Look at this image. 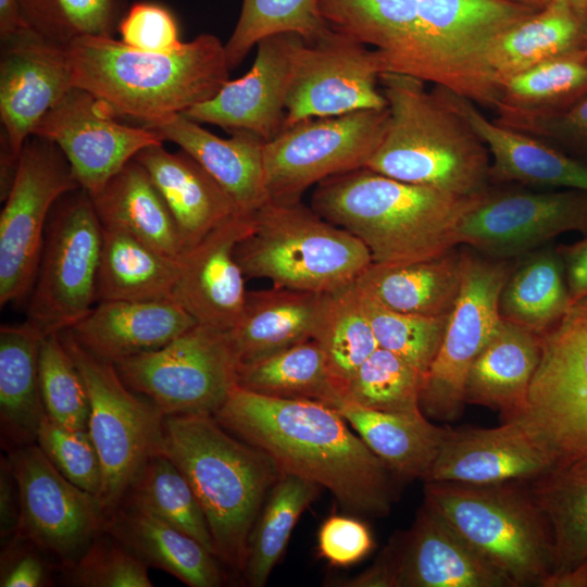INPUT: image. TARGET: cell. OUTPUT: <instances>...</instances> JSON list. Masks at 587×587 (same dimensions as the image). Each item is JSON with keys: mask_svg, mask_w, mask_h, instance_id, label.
<instances>
[{"mask_svg": "<svg viewBox=\"0 0 587 587\" xmlns=\"http://www.w3.org/2000/svg\"><path fill=\"white\" fill-rule=\"evenodd\" d=\"M354 282L325 294L313 338L341 399L358 369L378 348Z\"/></svg>", "mask_w": 587, "mask_h": 587, "instance_id": "43", "label": "cell"}, {"mask_svg": "<svg viewBox=\"0 0 587 587\" xmlns=\"http://www.w3.org/2000/svg\"><path fill=\"white\" fill-rule=\"evenodd\" d=\"M517 130L538 137L587 164V96L561 113Z\"/></svg>", "mask_w": 587, "mask_h": 587, "instance_id": "56", "label": "cell"}, {"mask_svg": "<svg viewBox=\"0 0 587 587\" xmlns=\"http://www.w3.org/2000/svg\"><path fill=\"white\" fill-rule=\"evenodd\" d=\"M104 530L147 566L187 586L218 587L225 582L220 560L202 544L142 509L122 503L107 519Z\"/></svg>", "mask_w": 587, "mask_h": 587, "instance_id": "30", "label": "cell"}, {"mask_svg": "<svg viewBox=\"0 0 587 587\" xmlns=\"http://www.w3.org/2000/svg\"><path fill=\"white\" fill-rule=\"evenodd\" d=\"M74 86L66 47L28 29L2 41L0 59L1 184L14 176L25 141Z\"/></svg>", "mask_w": 587, "mask_h": 587, "instance_id": "20", "label": "cell"}, {"mask_svg": "<svg viewBox=\"0 0 587 587\" xmlns=\"http://www.w3.org/2000/svg\"><path fill=\"white\" fill-rule=\"evenodd\" d=\"M102 247V225L82 188L62 196L46 228L29 295L27 319L42 336L70 329L92 309Z\"/></svg>", "mask_w": 587, "mask_h": 587, "instance_id": "10", "label": "cell"}, {"mask_svg": "<svg viewBox=\"0 0 587 587\" xmlns=\"http://www.w3.org/2000/svg\"><path fill=\"white\" fill-rule=\"evenodd\" d=\"M342 585L515 587L504 572L425 502L411 528L396 534L370 569Z\"/></svg>", "mask_w": 587, "mask_h": 587, "instance_id": "15", "label": "cell"}, {"mask_svg": "<svg viewBox=\"0 0 587 587\" xmlns=\"http://www.w3.org/2000/svg\"><path fill=\"white\" fill-rule=\"evenodd\" d=\"M571 304L564 266L558 250L544 249L514 265L499 298V314L539 336Z\"/></svg>", "mask_w": 587, "mask_h": 587, "instance_id": "39", "label": "cell"}, {"mask_svg": "<svg viewBox=\"0 0 587 587\" xmlns=\"http://www.w3.org/2000/svg\"><path fill=\"white\" fill-rule=\"evenodd\" d=\"M46 413L73 429H88L90 402L83 377L59 333L42 337L38 354Z\"/></svg>", "mask_w": 587, "mask_h": 587, "instance_id": "50", "label": "cell"}, {"mask_svg": "<svg viewBox=\"0 0 587 587\" xmlns=\"http://www.w3.org/2000/svg\"><path fill=\"white\" fill-rule=\"evenodd\" d=\"M540 342L529 410L549 408L587 390V296L572 302Z\"/></svg>", "mask_w": 587, "mask_h": 587, "instance_id": "38", "label": "cell"}, {"mask_svg": "<svg viewBox=\"0 0 587 587\" xmlns=\"http://www.w3.org/2000/svg\"><path fill=\"white\" fill-rule=\"evenodd\" d=\"M434 89L472 126L490 154V183L587 191V164L553 145L486 117L473 101L447 88Z\"/></svg>", "mask_w": 587, "mask_h": 587, "instance_id": "24", "label": "cell"}, {"mask_svg": "<svg viewBox=\"0 0 587 587\" xmlns=\"http://www.w3.org/2000/svg\"><path fill=\"white\" fill-rule=\"evenodd\" d=\"M329 29L317 0H242L237 24L224 45L228 65L237 67L268 36L294 33L310 43Z\"/></svg>", "mask_w": 587, "mask_h": 587, "instance_id": "46", "label": "cell"}, {"mask_svg": "<svg viewBox=\"0 0 587 587\" xmlns=\"http://www.w3.org/2000/svg\"><path fill=\"white\" fill-rule=\"evenodd\" d=\"M59 334L88 392V432L102 470L98 501L107 521L149 458L161 453L165 416L124 383L113 362L86 350L67 330Z\"/></svg>", "mask_w": 587, "mask_h": 587, "instance_id": "9", "label": "cell"}, {"mask_svg": "<svg viewBox=\"0 0 587 587\" xmlns=\"http://www.w3.org/2000/svg\"><path fill=\"white\" fill-rule=\"evenodd\" d=\"M42 337L26 321L0 328V423L2 444L9 451L36 444L46 413L38 374Z\"/></svg>", "mask_w": 587, "mask_h": 587, "instance_id": "36", "label": "cell"}, {"mask_svg": "<svg viewBox=\"0 0 587 587\" xmlns=\"http://www.w3.org/2000/svg\"><path fill=\"white\" fill-rule=\"evenodd\" d=\"M564 3L587 15V0H550Z\"/></svg>", "mask_w": 587, "mask_h": 587, "instance_id": "63", "label": "cell"}, {"mask_svg": "<svg viewBox=\"0 0 587 587\" xmlns=\"http://www.w3.org/2000/svg\"><path fill=\"white\" fill-rule=\"evenodd\" d=\"M63 582L75 587H151L148 566L107 530L63 567Z\"/></svg>", "mask_w": 587, "mask_h": 587, "instance_id": "51", "label": "cell"}, {"mask_svg": "<svg viewBox=\"0 0 587 587\" xmlns=\"http://www.w3.org/2000/svg\"><path fill=\"white\" fill-rule=\"evenodd\" d=\"M557 250L564 266L572 303L587 296V237Z\"/></svg>", "mask_w": 587, "mask_h": 587, "instance_id": "59", "label": "cell"}, {"mask_svg": "<svg viewBox=\"0 0 587 587\" xmlns=\"http://www.w3.org/2000/svg\"><path fill=\"white\" fill-rule=\"evenodd\" d=\"M333 408L394 475L427 479L449 427L432 424L423 412L378 411L346 400Z\"/></svg>", "mask_w": 587, "mask_h": 587, "instance_id": "34", "label": "cell"}, {"mask_svg": "<svg viewBox=\"0 0 587 587\" xmlns=\"http://www.w3.org/2000/svg\"><path fill=\"white\" fill-rule=\"evenodd\" d=\"M78 188L61 149L47 138L29 136L0 213L1 308L30 295L50 213L62 196Z\"/></svg>", "mask_w": 587, "mask_h": 587, "instance_id": "12", "label": "cell"}, {"mask_svg": "<svg viewBox=\"0 0 587 587\" xmlns=\"http://www.w3.org/2000/svg\"><path fill=\"white\" fill-rule=\"evenodd\" d=\"M20 522V492L10 462L1 458L0 466V534L1 540L9 541L16 533Z\"/></svg>", "mask_w": 587, "mask_h": 587, "instance_id": "58", "label": "cell"}, {"mask_svg": "<svg viewBox=\"0 0 587 587\" xmlns=\"http://www.w3.org/2000/svg\"><path fill=\"white\" fill-rule=\"evenodd\" d=\"M113 363L164 416H214L236 386L238 366L227 332L200 324L159 349Z\"/></svg>", "mask_w": 587, "mask_h": 587, "instance_id": "11", "label": "cell"}, {"mask_svg": "<svg viewBox=\"0 0 587 587\" xmlns=\"http://www.w3.org/2000/svg\"><path fill=\"white\" fill-rule=\"evenodd\" d=\"M545 587H587V559L573 570L551 577Z\"/></svg>", "mask_w": 587, "mask_h": 587, "instance_id": "61", "label": "cell"}, {"mask_svg": "<svg viewBox=\"0 0 587 587\" xmlns=\"http://www.w3.org/2000/svg\"><path fill=\"white\" fill-rule=\"evenodd\" d=\"M190 154L222 186L240 213H253L270 201L265 184V140L236 130L217 137L183 113L142 124Z\"/></svg>", "mask_w": 587, "mask_h": 587, "instance_id": "25", "label": "cell"}, {"mask_svg": "<svg viewBox=\"0 0 587 587\" xmlns=\"http://www.w3.org/2000/svg\"><path fill=\"white\" fill-rule=\"evenodd\" d=\"M36 444L67 480L98 499L102 470L88 429L68 428L45 413Z\"/></svg>", "mask_w": 587, "mask_h": 587, "instance_id": "52", "label": "cell"}, {"mask_svg": "<svg viewBox=\"0 0 587 587\" xmlns=\"http://www.w3.org/2000/svg\"><path fill=\"white\" fill-rule=\"evenodd\" d=\"M540 336L501 322L466 375L465 403L499 411L504 421L529 410V388L540 360Z\"/></svg>", "mask_w": 587, "mask_h": 587, "instance_id": "28", "label": "cell"}, {"mask_svg": "<svg viewBox=\"0 0 587 587\" xmlns=\"http://www.w3.org/2000/svg\"><path fill=\"white\" fill-rule=\"evenodd\" d=\"M252 216V230L235 249L245 277L325 294L353 283L373 263L360 239L301 201H268Z\"/></svg>", "mask_w": 587, "mask_h": 587, "instance_id": "6", "label": "cell"}, {"mask_svg": "<svg viewBox=\"0 0 587 587\" xmlns=\"http://www.w3.org/2000/svg\"><path fill=\"white\" fill-rule=\"evenodd\" d=\"M535 11L502 0H419L409 43L384 63L385 72L410 75L495 109L499 88L486 64L490 40Z\"/></svg>", "mask_w": 587, "mask_h": 587, "instance_id": "7", "label": "cell"}, {"mask_svg": "<svg viewBox=\"0 0 587 587\" xmlns=\"http://www.w3.org/2000/svg\"><path fill=\"white\" fill-rule=\"evenodd\" d=\"M26 29L20 13L18 0H0L1 42Z\"/></svg>", "mask_w": 587, "mask_h": 587, "instance_id": "60", "label": "cell"}, {"mask_svg": "<svg viewBox=\"0 0 587 587\" xmlns=\"http://www.w3.org/2000/svg\"><path fill=\"white\" fill-rule=\"evenodd\" d=\"M382 73L377 50L333 28L314 42L301 37L292 55L285 128L310 118L387 108Z\"/></svg>", "mask_w": 587, "mask_h": 587, "instance_id": "16", "label": "cell"}, {"mask_svg": "<svg viewBox=\"0 0 587 587\" xmlns=\"http://www.w3.org/2000/svg\"><path fill=\"white\" fill-rule=\"evenodd\" d=\"M587 96V48L515 74L499 86L496 122L520 129L569 109Z\"/></svg>", "mask_w": 587, "mask_h": 587, "instance_id": "35", "label": "cell"}, {"mask_svg": "<svg viewBox=\"0 0 587 587\" xmlns=\"http://www.w3.org/2000/svg\"><path fill=\"white\" fill-rule=\"evenodd\" d=\"M252 226V213H237L179 259L173 300L198 324L227 332L237 322L248 291L235 249Z\"/></svg>", "mask_w": 587, "mask_h": 587, "instance_id": "23", "label": "cell"}, {"mask_svg": "<svg viewBox=\"0 0 587 587\" xmlns=\"http://www.w3.org/2000/svg\"><path fill=\"white\" fill-rule=\"evenodd\" d=\"M324 21L365 46L384 62L410 41L417 21L419 0H317Z\"/></svg>", "mask_w": 587, "mask_h": 587, "instance_id": "45", "label": "cell"}, {"mask_svg": "<svg viewBox=\"0 0 587 587\" xmlns=\"http://www.w3.org/2000/svg\"><path fill=\"white\" fill-rule=\"evenodd\" d=\"M527 414L554 451L557 469L587 466V390Z\"/></svg>", "mask_w": 587, "mask_h": 587, "instance_id": "53", "label": "cell"}, {"mask_svg": "<svg viewBox=\"0 0 587 587\" xmlns=\"http://www.w3.org/2000/svg\"><path fill=\"white\" fill-rule=\"evenodd\" d=\"M8 457L20 492L15 535L62 569L73 564L104 529L97 497L67 480L37 444L10 450Z\"/></svg>", "mask_w": 587, "mask_h": 587, "instance_id": "17", "label": "cell"}, {"mask_svg": "<svg viewBox=\"0 0 587 587\" xmlns=\"http://www.w3.org/2000/svg\"><path fill=\"white\" fill-rule=\"evenodd\" d=\"M374 548L367 525L350 515L328 516L317 532V554L336 567L360 562Z\"/></svg>", "mask_w": 587, "mask_h": 587, "instance_id": "55", "label": "cell"}, {"mask_svg": "<svg viewBox=\"0 0 587 587\" xmlns=\"http://www.w3.org/2000/svg\"><path fill=\"white\" fill-rule=\"evenodd\" d=\"M134 159L147 171L167 204L186 250L240 213L222 186L184 150L170 152L163 143L153 145Z\"/></svg>", "mask_w": 587, "mask_h": 587, "instance_id": "27", "label": "cell"}, {"mask_svg": "<svg viewBox=\"0 0 587 587\" xmlns=\"http://www.w3.org/2000/svg\"><path fill=\"white\" fill-rule=\"evenodd\" d=\"M424 376L397 354L378 347L358 369L341 400L378 411L422 412Z\"/></svg>", "mask_w": 587, "mask_h": 587, "instance_id": "48", "label": "cell"}, {"mask_svg": "<svg viewBox=\"0 0 587 587\" xmlns=\"http://www.w3.org/2000/svg\"><path fill=\"white\" fill-rule=\"evenodd\" d=\"M557 466L548 440L525 414L494 428H448L425 483L532 482Z\"/></svg>", "mask_w": 587, "mask_h": 587, "instance_id": "21", "label": "cell"}, {"mask_svg": "<svg viewBox=\"0 0 587 587\" xmlns=\"http://www.w3.org/2000/svg\"><path fill=\"white\" fill-rule=\"evenodd\" d=\"M462 250L403 264L372 263L357 286L391 310L423 316H449L462 280Z\"/></svg>", "mask_w": 587, "mask_h": 587, "instance_id": "31", "label": "cell"}, {"mask_svg": "<svg viewBox=\"0 0 587 587\" xmlns=\"http://www.w3.org/2000/svg\"><path fill=\"white\" fill-rule=\"evenodd\" d=\"M26 29L67 47L87 37H113L125 14L127 0H18Z\"/></svg>", "mask_w": 587, "mask_h": 587, "instance_id": "47", "label": "cell"}, {"mask_svg": "<svg viewBox=\"0 0 587 587\" xmlns=\"http://www.w3.org/2000/svg\"><path fill=\"white\" fill-rule=\"evenodd\" d=\"M161 453L189 482L220 562L242 574L254 523L283 475L277 463L229 433L213 415L165 416Z\"/></svg>", "mask_w": 587, "mask_h": 587, "instance_id": "4", "label": "cell"}, {"mask_svg": "<svg viewBox=\"0 0 587 587\" xmlns=\"http://www.w3.org/2000/svg\"><path fill=\"white\" fill-rule=\"evenodd\" d=\"M389 122L388 107L310 118L265 142V184L270 201L296 202L311 186L365 167Z\"/></svg>", "mask_w": 587, "mask_h": 587, "instance_id": "13", "label": "cell"}, {"mask_svg": "<svg viewBox=\"0 0 587 587\" xmlns=\"http://www.w3.org/2000/svg\"><path fill=\"white\" fill-rule=\"evenodd\" d=\"M355 287L378 347L397 354L425 375L439 350L449 316L398 312L383 305L357 284Z\"/></svg>", "mask_w": 587, "mask_h": 587, "instance_id": "49", "label": "cell"}, {"mask_svg": "<svg viewBox=\"0 0 587 587\" xmlns=\"http://www.w3.org/2000/svg\"><path fill=\"white\" fill-rule=\"evenodd\" d=\"M91 199L102 227L127 233L175 260L185 253L186 246L167 204L135 159Z\"/></svg>", "mask_w": 587, "mask_h": 587, "instance_id": "33", "label": "cell"}, {"mask_svg": "<svg viewBox=\"0 0 587 587\" xmlns=\"http://www.w3.org/2000/svg\"><path fill=\"white\" fill-rule=\"evenodd\" d=\"M197 324L174 300H103L66 330L92 354L116 362L159 349Z\"/></svg>", "mask_w": 587, "mask_h": 587, "instance_id": "26", "label": "cell"}, {"mask_svg": "<svg viewBox=\"0 0 587 587\" xmlns=\"http://www.w3.org/2000/svg\"><path fill=\"white\" fill-rule=\"evenodd\" d=\"M584 46L587 48V32H586V38H585V45Z\"/></svg>", "mask_w": 587, "mask_h": 587, "instance_id": "64", "label": "cell"}, {"mask_svg": "<svg viewBox=\"0 0 587 587\" xmlns=\"http://www.w3.org/2000/svg\"><path fill=\"white\" fill-rule=\"evenodd\" d=\"M425 82L384 72L389 122L366 166L391 178L459 196L489 188V151L467 121Z\"/></svg>", "mask_w": 587, "mask_h": 587, "instance_id": "5", "label": "cell"}, {"mask_svg": "<svg viewBox=\"0 0 587 587\" xmlns=\"http://www.w3.org/2000/svg\"><path fill=\"white\" fill-rule=\"evenodd\" d=\"M462 259L460 292L420 397L424 415L438 421L462 414L466 375L501 322L499 298L514 268L509 260L469 250H462Z\"/></svg>", "mask_w": 587, "mask_h": 587, "instance_id": "14", "label": "cell"}, {"mask_svg": "<svg viewBox=\"0 0 587 587\" xmlns=\"http://www.w3.org/2000/svg\"><path fill=\"white\" fill-rule=\"evenodd\" d=\"M520 482H426L424 502L520 586H544L553 573L548 522Z\"/></svg>", "mask_w": 587, "mask_h": 587, "instance_id": "8", "label": "cell"}, {"mask_svg": "<svg viewBox=\"0 0 587 587\" xmlns=\"http://www.w3.org/2000/svg\"><path fill=\"white\" fill-rule=\"evenodd\" d=\"M325 294L279 287L248 291L237 322L227 330L238 365L313 339Z\"/></svg>", "mask_w": 587, "mask_h": 587, "instance_id": "29", "label": "cell"}, {"mask_svg": "<svg viewBox=\"0 0 587 587\" xmlns=\"http://www.w3.org/2000/svg\"><path fill=\"white\" fill-rule=\"evenodd\" d=\"M75 87L115 116L142 124L212 98L228 80L225 46L201 34L165 53L130 48L113 37L87 36L66 47Z\"/></svg>", "mask_w": 587, "mask_h": 587, "instance_id": "3", "label": "cell"}, {"mask_svg": "<svg viewBox=\"0 0 587 587\" xmlns=\"http://www.w3.org/2000/svg\"><path fill=\"white\" fill-rule=\"evenodd\" d=\"M587 15L561 2H549L490 40L486 64L499 88L507 78L547 60L584 47Z\"/></svg>", "mask_w": 587, "mask_h": 587, "instance_id": "32", "label": "cell"}, {"mask_svg": "<svg viewBox=\"0 0 587 587\" xmlns=\"http://www.w3.org/2000/svg\"><path fill=\"white\" fill-rule=\"evenodd\" d=\"M214 417L270 454L283 474L328 489L344 510L376 517L389 514L391 471L334 408L263 396L236 385Z\"/></svg>", "mask_w": 587, "mask_h": 587, "instance_id": "1", "label": "cell"}, {"mask_svg": "<svg viewBox=\"0 0 587 587\" xmlns=\"http://www.w3.org/2000/svg\"><path fill=\"white\" fill-rule=\"evenodd\" d=\"M502 1L520 4L523 7H528L535 10L541 9L550 2V0H502Z\"/></svg>", "mask_w": 587, "mask_h": 587, "instance_id": "62", "label": "cell"}, {"mask_svg": "<svg viewBox=\"0 0 587 587\" xmlns=\"http://www.w3.org/2000/svg\"><path fill=\"white\" fill-rule=\"evenodd\" d=\"M573 230L587 234V191L489 187L462 217L458 238L485 257L509 260Z\"/></svg>", "mask_w": 587, "mask_h": 587, "instance_id": "18", "label": "cell"}, {"mask_svg": "<svg viewBox=\"0 0 587 587\" xmlns=\"http://www.w3.org/2000/svg\"><path fill=\"white\" fill-rule=\"evenodd\" d=\"M122 503L153 514L193 537L216 557L202 508L185 475L165 454L157 453L149 458Z\"/></svg>", "mask_w": 587, "mask_h": 587, "instance_id": "44", "label": "cell"}, {"mask_svg": "<svg viewBox=\"0 0 587 587\" xmlns=\"http://www.w3.org/2000/svg\"><path fill=\"white\" fill-rule=\"evenodd\" d=\"M236 385L263 396L314 400L332 408L341 400L314 339L238 365Z\"/></svg>", "mask_w": 587, "mask_h": 587, "instance_id": "40", "label": "cell"}, {"mask_svg": "<svg viewBox=\"0 0 587 587\" xmlns=\"http://www.w3.org/2000/svg\"><path fill=\"white\" fill-rule=\"evenodd\" d=\"M179 260L134 236L102 227L96 300H173Z\"/></svg>", "mask_w": 587, "mask_h": 587, "instance_id": "37", "label": "cell"}, {"mask_svg": "<svg viewBox=\"0 0 587 587\" xmlns=\"http://www.w3.org/2000/svg\"><path fill=\"white\" fill-rule=\"evenodd\" d=\"M528 489L551 532L550 578L564 574L587 559V466L555 469L532 480Z\"/></svg>", "mask_w": 587, "mask_h": 587, "instance_id": "41", "label": "cell"}, {"mask_svg": "<svg viewBox=\"0 0 587 587\" xmlns=\"http://www.w3.org/2000/svg\"><path fill=\"white\" fill-rule=\"evenodd\" d=\"M300 38L283 33L262 39L243 76L227 80L212 98L183 114L199 124L217 125L232 133L247 130L266 142L272 140L285 128L292 55Z\"/></svg>", "mask_w": 587, "mask_h": 587, "instance_id": "22", "label": "cell"}, {"mask_svg": "<svg viewBox=\"0 0 587 587\" xmlns=\"http://www.w3.org/2000/svg\"><path fill=\"white\" fill-rule=\"evenodd\" d=\"M117 32L123 43L140 51L165 53L183 45L174 14L155 2L140 1L128 7Z\"/></svg>", "mask_w": 587, "mask_h": 587, "instance_id": "54", "label": "cell"}, {"mask_svg": "<svg viewBox=\"0 0 587 587\" xmlns=\"http://www.w3.org/2000/svg\"><path fill=\"white\" fill-rule=\"evenodd\" d=\"M477 197L401 182L361 167L319 183L311 208L360 239L373 263L391 265L438 257L455 248L461 220Z\"/></svg>", "mask_w": 587, "mask_h": 587, "instance_id": "2", "label": "cell"}, {"mask_svg": "<svg viewBox=\"0 0 587 587\" xmlns=\"http://www.w3.org/2000/svg\"><path fill=\"white\" fill-rule=\"evenodd\" d=\"M320 490L319 485L292 474H283L274 484L249 538L242 572L248 586L263 587L267 583L295 525Z\"/></svg>", "mask_w": 587, "mask_h": 587, "instance_id": "42", "label": "cell"}, {"mask_svg": "<svg viewBox=\"0 0 587 587\" xmlns=\"http://www.w3.org/2000/svg\"><path fill=\"white\" fill-rule=\"evenodd\" d=\"M26 539L14 535L2 546L1 587H41L50 585V564Z\"/></svg>", "mask_w": 587, "mask_h": 587, "instance_id": "57", "label": "cell"}, {"mask_svg": "<svg viewBox=\"0 0 587 587\" xmlns=\"http://www.w3.org/2000/svg\"><path fill=\"white\" fill-rule=\"evenodd\" d=\"M93 95L73 87L41 118L33 135L53 141L90 197L145 148L163 143L153 129L118 122Z\"/></svg>", "mask_w": 587, "mask_h": 587, "instance_id": "19", "label": "cell"}]
</instances>
